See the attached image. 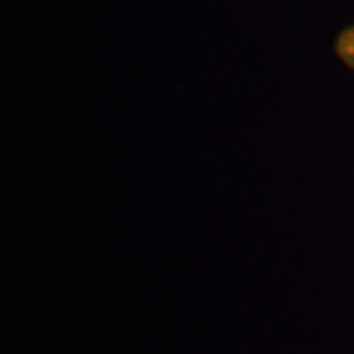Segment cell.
I'll return each instance as SVG.
<instances>
[{
    "label": "cell",
    "instance_id": "obj_1",
    "mask_svg": "<svg viewBox=\"0 0 354 354\" xmlns=\"http://www.w3.org/2000/svg\"><path fill=\"white\" fill-rule=\"evenodd\" d=\"M335 53L346 65L351 71H354V24L344 28L335 39Z\"/></svg>",
    "mask_w": 354,
    "mask_h": 354
}]
</instances>
